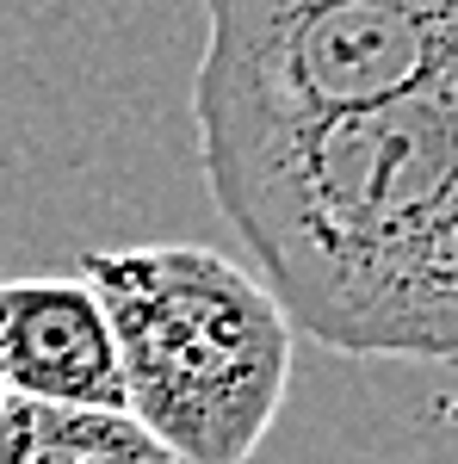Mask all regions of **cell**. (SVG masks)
<instances>
[{"instance_id": "3", "label": "cell", "mask_w": 458, "mask_h": 464, "mask_svg": "<svg viewBox=\"0 0 458 464\" xmlns=\"http://www.w3.org/2000/svg\"><path fill=\"white\" fill-rule=\"evenodd\" d=\"M199 143L396 100L458 69V0H205Z\"/></svg>"}, {"instance_id": "6", "label": "cell", "mask_w": 458, "mask_h": 464, "mask_svg": "<svg viewBox=\"0 0 458 464\" xmlns=\"http://www.w3.org/2000/svg\"><path fill=\"white\" fill-rule=\"evenodd\" d=\"M0 409H6V384H0Z\"/></svg>"}, {"instance_id": "2", "label": "cell", "mask_w": 458, "mask_h": 464, "mask_svg": "<svg viewBox=\"0 0 458 464\" xmlns=\"http://www.w3.org/2000/svg\"><path fill=\"white\" fill-rule=\"evenodd\" d=\"M112 322L124 415L180 464H248L291 391V322L267 285L192 242L81 260Z\"/></svg>"}, {"instance_id": "5", "label": "cell", "mask_w": 458, "mask_h": 464, "mask_svg": "<svg viewBox=\"0 0 458 464\" xmlns=\"http://www.w3.org/2000/svg\"><path fill=\"white\" fill-rule=\"evenodd\" d=\"M0 464H180L161 440L124 409H50L13 402L0 409Z\"/></svg>"}, {"instance_id": "4", "label": "cell", "mask_w": 458, "mask_h": 464, "mask_svg": "<svg viewBox=\"0 0 458 464\" xmlns=\"http://www.w3.org/2000/svg\"><path fill=\"white\" fill-rule=\"evenodd\" d=\"M0 384L13 402L124 409L112 322L87 279H0Z\"/></svg>"}, {"instance_id": "1", "label": "cell", "mask_w": 458, "mask_h": 464, "mask_svg": "<svg viewBox=\"0 0 458 464\" xmlns=\"http://www.w3.org/2000/svg\"><path fill=\"white\" fill-rule=\"evenodd\" d=\"M199 161L291 334L347 359H458V69L199 143Z\"/></svg>"}]
</instances>
